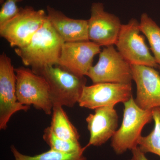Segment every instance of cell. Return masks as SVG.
<instances>
[{"mask_svg": "<svg viewBox=\"0 0 160 160\" xmlns=\"http://www.w3.org/2000/svg\"><path fill=\"white\" fill-rule=\"evenodd\" d=\"M47 18L64 42L89 41L88 20L75 19L47 6Z\"/></svg>", "mask_w": 160, "mask_h": 160, "instance_id": "14", "label": "cell"}, {"mask_svg": "<svg viewBox=\"0 0 160 160\" xmlns=\"http://www.w3.org/2000/svg\"><path fill=\"white\" fill-rule=\"evenodd\" d=\"M64 42L48 19L26 46L15 49L24 65L38 74L47 66L58 65Z\"/></svg>", "mask_w": 160, "mask_h": 160, "instance_id": "1", "label": "cell"}, {"mask_svg": "<svg viewBox=\"0 0 160 160\" xmlns=\"http://www.w3.org/2000/svg\"><path fill=\"white\" fill-rule=\"evenodd\" d=\"M43 139L50 149L61 152L65 153L81 152L85 151L86 148V147L84 148L82 147L79 141H68L58 137L49 126L44 129Z\"/></svg>", "mask_w": 160, "mask_h": 160, "instance_id": "19", "label": "cell"}, {"mask_svg": "<svg viewBox=\"0 0 160 160\" xmlns=\"http://www.w3.org/2000/svg\"></svg>", "mask_w": 160, "mask_h": 160, "instance_id": "22", "label": "cell"}, {"mask_svg": "<svg viewBox=\"0 0 160 160\" xmlns=\"http://www.w3.org/2000/svg\"><path fill=\"white\" fill-rule=\"evenodd\" d=\"M10 148L15 160H87L84 152L65 153L50 149L41 154L30 156L22 154L13 145Z\"/></svg>", "mask_w": 160, "mask_h": 160, "instance_id": "18", "label": "cell"}, {"mask_svg": "<svg viewBox=\"0 0 160 160\" xmlns=\"http://www.w3.org/2000/svg\"><path fill=\"white\" fill-rule=\"evenodd\" d=\"M98 61L89 69L87 76L93 84L112 83L131 84V65L114 46L105 47L99 53Z\"/></svg>", "mask_w": 160, "mask_h": 160, "instance_id": "6", "label": "cell"}, {"mask_svg": "<svg viewBox=\"0 0 160 160\" xmlns=\"http://www.w3.org/2000/svg\"><path fill=\"white\" fill-rule=\"evenodd\" d=\"M23 0H0L2 4L0 10V26H2L18 13L20 8L17 4Z\"/></svg>", "mask_w": 160, "mask_h": 160, "instance_id": "20", "label": "cell"}, {"mask_svg": "<svg viewBox=\"0 0 160 160\" xmlns=\"http://www.w3.org/2000/svg\"><path fill=\"white\" fill-rule=\"evenodd\" d=\"M152 120L154 122L153 130L146 136H141L138 146L145 153H151L160 157V107L152 110Z\"/></svg>", "mask_w": 160, "mask_h": 160, "instance_id": "17", "label": "cell"}, {"mask_svg": "<svg viewBox=\"0 0 160 160\" xmlns=\"http://www.w3.org/2000/svg\"><path fill=\"white\" fill-rule=\"evenodd\" d=\"M122 26L120 19L105 11L102 3H92L90 18L88 20L89 41L100 47L114 46Z\"/></svg>", "mask_w": 160, "mask_h": 160, "instance_id": "10", "label": "cell"}, {"mask_svg": "<svg viewBox=\"0 0 160 160\" xmlns=\"http://www.w3.org/2000/svg\"><path fill=\"white\" fill-rule=\"evenodd\" d=\"M47 20V14L42 9L28 6L20 8L15 16L0 26V35L11 47L20 48L29 42Z\"/></svg>", "mask_w": 160, "mask_h": 160, "instance_id": "5", "label": "cell"}, {"mask_svg": "<svg viewBox=\"0 0 160 160\" xmlns=\"http://www.w3.org/2000/svg\"><path fill=\"white\" fill-rule=\"evenodd\" d=\"M132 79L136 85L135 102L145 110L160 107V74L150 66L131 65Z\"/></svg>", "mask_w": 160, "mask_h": 160, "instance_id": "12", "label": "cell"}, {"mask_svg": "<svg viewBox=\"0 0 160 160\" xmlns=\"http://www.w3.org/2000/svg\"><path fill=\"white\" fill-rule=\"evenodd\" d=\"M38 74L43 76L48 83L53 106L74 107L86 86L85 76L75 74L58 65L47 66Z\"/></svg>", "mask_w": 160, "mask_h": 160, "instance_id": "2", "label": "cell"}, {"mask_svg": "<svg viewBox=\"0 0 160 160\" xmlns=\"http://www.w3.org/2000/svg\"><path fill=\"white\" fill-rule=\"evenodd\" d=\"M140 23L136 19L122 25L115 45L118 51L130 65L157 68L158 65L149 51L145 38L140 34Z\"/></svg>", "mask_w": 160, "mask_h": 160, "instance_id": "7", "label": "cell"}, {"mask_svg": "<svg viewBox=\"0 0 160 160\" xmlns=\"http://www.w3.org/2000/svg\"><path fill=\"white\" fill-rule=\"evenodd\" d=\"M49 127L58 137L68 141H79L80 134L70 122L63 106L54 105L52 113Z\"/></svg>", "mask_w": 160, "mask_h": 160, "instance_id": "15", "label": "cell"}, {"mask_svg": "<svg viewBox=\"0 0 160 160\" xmlns=\"http://www.w3.org/2000/svg\"><path fill=\"white\" fill-rule=\"evenodd\" d=\"M101 47L91 41L64 42L58 65L80 76H87Z\"/></svg>", "mask_w": 160, "mask_h": 160, "instance_id": "11", "label": "cell"}, {"mask_svg": "<svg viewBox=\"0 0 160 160\" xmlns=\"http://www.w3.org/2000/svg\"><path fill=\"white\" fill-rule=\"evenodd\" d=\"M141 32L148 39L156 62L160 68V27L146 13L140 18Z\"/></svg>", "mask_w": 160, "mask_h": 160, "instance_id": "16", "label": "cell"}, {"mask_svg": "<svg viewBox=\"0 0 160 160\" xmlns=\"http://www.w3.org/2000/svg\"><path fill=\"white\" fill-rule=\"evenodd\" d=\"M132 97L131 84L97 83L84 87L78 103L80 107L94 110L124 103Z\"/></svg>", "mask_w": 160, "mask_h": 160, "instance_id": "9", "label": "cell"}, {"mask_svg": "<svg viewBox=\"0 0 160 160\" xmlns=\"http://www.w3.org/2000/svg\"><path fill=\"white\" fill-rule=\"evenodd\" d=\"M15 68L5 52L0 56V129H7L11 117L20 111H27L30 106L18 102Z\"/></svg>", "mask_w": 160, "mask_h": 160, "instance_id": "8", "label": "cell"}, {"mask_svg": "<svg viewBox=\"0 0 160 160\" xmlns=\"http://www.w3.org/2000/svg\"><path fill=\"white\" fill-rule=\"evenodd\" d=\"M14 70L18 102L25 106H33L46 115L52 114L53 104L46 79L25 67L15 68Z\"/></svg>", "mask_w": 160, "mask_h": 160, "instance_id": "4", "label": "cell"}, {"mask_svg": "<svg viewBox=\"0 0 160 160\" xmlns=\"http://www.w3.org/2000/svg\"><path fill=\"white\" fill-rule=\"evenodd\" d=\"M132 157L128 160H149L146 158V153L141 151L138 146L131 150Z\"/></svg>", "mask_w": 160, "mask_h": 160, "instance_id": "21", "label": "cell"}, {"mask_svg": "<svg viewBox=\"0 0 160 160\" xmlns=\"http://www.w3.org/2000/svg\"><path fill=\"white\" fill-rule=\"evenodd\" d=\"M93 113L86 118L87 128L90 133V146H100L113 136L118 130V116L114 106H108L94 109Z\"/></svg>", "mask_w": 160, "mask_h": 160, "instance_id": "13", "label": "cell"}, {"mask_svg": "<svg viewBox=\"0 0 160 160\" xmlns=\"http://www.w3.org/2000/svg\"><path fill=\"white\" fill-rule=\"evenodd\" d=\"M124 105L122 124L111 138V147L118 155L137 147L143 128L152 120V110L140 108L133 97Z\"/></svg>", "mask_w": 160, "mask_h": 160, "instance_id": "3", "label": "cell"}]
</instances>
